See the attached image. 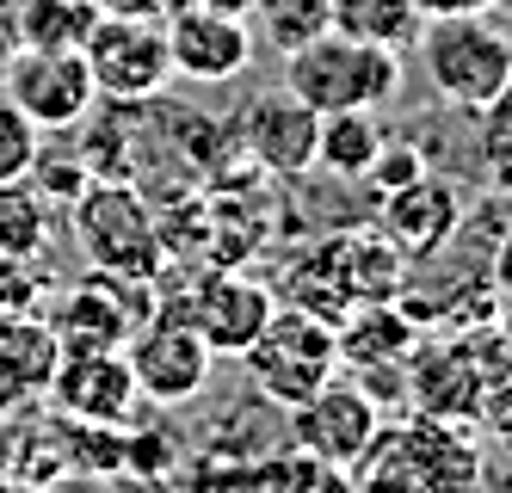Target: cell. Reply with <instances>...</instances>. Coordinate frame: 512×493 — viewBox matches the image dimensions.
Masks as SVG:
<instances>
[{"instance_id":"cell-9","label":"cell","mask_w":512,"mask_h":493,"mask_svg":"<svg viewBox=\"0 0 512 493\" xmlns=\"http://www.w3.org/2000/svg\"><path fill=\"white\" fill-rule=\"evenodd\" d=\"M0 87L19 99V111L38 130H75L99 105L93 68L81 50H25L19 44V56H7V81Z\"/></svg>"},{"instance_id":"cell-1","label":"cell","mask_w":512,"mask_h":493,"mask_svg":"<svg viewBox=\"0 0 512 493\" xmlns=\"http://www.w3.org/2000/svg\"><path fill=\"white\" fill-rule=\"evenodd\" d=\"M68 204H75V241L93 272L124 284H155L167 259V235L155 204L136 192V179H87Z\"/></svg>"},{"instance_id":"cell-25","label":"cell","mask_w":512,"mask_h":493,"mask_svg":"<svg viewBox=\"0 0 512 493\" xmlns=\"http://www.w3.org/2000/svg\"><path fill=\"white\" fill-rule=\"evenodd\" d=\"M475 420H482L494 438H506L512 444V358L482 383V401H475Z\"/></svg>"},{"instance_id":"cell-14","label":"cell","mask_w":512,"mask_h":493,"mask_svg":"<svg viewBox=\"0 0 512 493\" xmlns=\"http://www.w3.org/2000/svg\"><path fill=\"white\" fill-rule=\"evenodd\" d=\"M167 50H173V74H186L198 87H223L253 62V25L247 13H223V7H173Z\"/></svg>"},{"instance_id":"cell-13","label":"cell","mask_w":512,"mask_h":493,"mask_svg":"<svg viewBox=\"0 0 512 493\" xmlns=\"http://www.w3.org/2000/svg\"><path fill=\"white\" fill-rule=\"evenodd\" d=\"M315 130H321V111L303 105L290 87H278V93H260L241 111L235 148L272 179H303L315 167Z\"/></svg>"},{"instance_id":"cell-26","label":"cell","mask_w":512,"mask_h":493,"mask_svg":"<svg viewBox=\"0 0 512 493\" xmlns=\"http://www.w3.org/2000/svg\"><path fill=\"white\" fill-rule=\"evenodd\" d=\"M93 7L118 19H167V0H93Z\"/></svg>"},{"instance_id":"cell-17","label":"cell","mask_w":512,"mask_h":493,"mask_svg":"<svg viewBox=\"0 0 512 493\" xmlns=\"http://www.w3.org/2000/svg\"><path fill=\"white\" fill-rule=\"evenodd\" d=\"M56 358H62V346H56L50 321H38V315H0V413H13L19 401L44 395Z\"/></svg>"},{"instance_id":"cell-20","label":"cell","mask_w":512,"mask_h":493,"mask_svg":"<svg viewBox=\"0 0 512 493\" xmlns=\"http://www.w3.org/2000/svg\"><path fill=\"white\" fill-rule=\"evenodd\" d=\"M93 19H99L93 0H19L13 37L25 50H81Z\"/></svg>"},{"instance_id":"cell-22","label":"cell","mask_w":512,"mask_h":493,"mask_svg":"<svg viewBox=\"0 0 512 493\" xmlns=\"http://www.w3.org/2000/svg\"><path fill=\"white\" fill-rule=\"evenodd\" d=\"M247 13H253V19H247L253 37H266L278 56L303 50L309 37L327 31V0H247Z\"/></svg>"},{"instance_id":"cell-23","label":"cell","mask_w":512,"mask_h":493,"mask_svg":"<svg viewBox=\"0 0 512 493\" xmlns=\"http://www.w3.org/2000/svg\"><path fill=\"white\" fill-rule=\"evenodd\" d=\"M38 136H44V130L25 118L19 99H13L7 87H0V185H7V179H31V161L44 155Z\"/></svg>"},{"instance_id":"cell-10","label":"cell","mask_w":512,"mask_h":493,"mask_svg":"<svg viewBox=\"0 0 512 493\" xmlns=\"http://www.w3.org/2000/svg\"><path fill=\"white\" fill-rule=\"evenodd\" d=\"M44 395L75 426H118V420H130L136 401H142L124 346H62Z\"/></svg>"},{"instance_id":"cell-30","label":"cell","mask_w":512,"mask_h":493,"mask_svg":"<svg viewBox=\"0 0 512 493\" xmlns=\"http://www.w3.org/2000/svg\"><path fill=\"white\" fill-rule=\"evenodd\" d=\"M500 339L512 346V296H506V309H500Z\"/></svg>"},{"instance_id":"cell-3","label":"cell","mask_w":512,"mask_h":493,"mask_svg":"<svg viewBox=\"0 0 512 493\" xmlns=\"http://www.w3.org/2000/svg\"><path fill=\"white\" fill-rule=\"evenodd\" d=\"M414 50L426 62V81L438 87L445 105L488 111L494 99L512 93V37L488 25V13H445L426 19Z\"/></svg>"},{"instance_id":"cell-7","label":"cell","mask_w":512,"mask_h":493,"mask_svg":"<svg viewBox=\"0 0 512 493\" xmlns=\"http://www.w3.org/2000/svg\"><path fill=\"white\" fill-rule=\"evenodd\" d=\"M99 99L118 105H149L173 87V50H167V19H118L99 13L87 44H81Z\"/></svg>"},{"instance_id":"cell-8","label":"cell","mask_w":512,"mask_h":493,"mask_svg":"<svg viewBox=\"0 0 512 493\" xmlns=\"http://www.w3.org/2000/svg\"><path fill=\"white\" fill-rule=\"evenodd\" d=\"M124 358H130V376H136V395H149L161 407L192 401L204 389V376H210V346L198 339V327L186 321L179 302L155 309L124 339Z\"/></svg>"},{"instance_id":"cell-6","label":"cell","mask_w":512,"mask_h":493,"mask_svg":"<svg viewBox=\"0 0 512 493\" xmlns=\"http://www.w3.org/2000/svg\"><path fill=\"white\" fill-rule=\"evenodd\" d=\"M364 463H371V493H475L482 481V463L463 444V432L426 413L389 438L377 432Z\"/></svg>"},{"instance_id":"cell-24","label":"cell","mask_w":512,"mask_h":493,"mask_svg":"<svg viewBox=\"0 0 512 493\" xmlns=\"http://www.w3.org/2000/svg\"><path fill=\"white\" fill-rule=\"evenodd\" d=\"M426 173V155H420V148L414 142H377V155H371V167H364V179H371L377 185V198L383 192H395V185H408V179H420Z\"/></svg>"},{"instance_id":"cell-31","label":"cell","mask_w":512,"mask_h":493,"mask_svg":"<svg viewBox=\"0 0 512 493\" xmlns=\"http://www.w3.org/2000/svg\"><path fill=\"white\" fill-rule=\"evenodd\" d=\"M506 185H512V179H506Z\"/></svg>"},{"instance_id":"cell-18","label":"cell","mask_w":512,"mask_h":493,"mask_svg":"<svg viewBox=\"0 0 512 493\" xmlns=\"http://www.w3.org/2000/svg\"><path fill=\"white\" fill-rule=\"evenodd\" d=\"M420 25H426L420 0H327V31L364 37L383 50H414Z\"/></svg>"},{"instance_id":"cell-2","label":"cell","mask_w":512,"mask_h":493,"mask_svg":"<svg viewBox=\"0 0 512 493\" xmlns=\"http://www.w3.org/2000/svg\"><path fill=\"white\" fill-rule=\"evenodd\" d=\"M284 87L303 105L327 111H383L401 99V50L364 44L346 31H321L284 56Z\"/></svg>"},{"instance_id":"cell-4","label":"cell","mask_w":512,"mask_h":493,"mask_svg":"<svg viewBox=\"0 0 512 493\" xmlns=\"http://www.w3.org/2000/svg\"><path fill=\"white\" fill-rule=\"evenodd\" d=\"M253 389L278 407H303L315 389H327L340 376V339L334 321H321L309 309H272L260 339L241 352Z\"/></svg>"},{"instance_id":"cell-16","label":"cell","mask_w":512,"mask_h":493,"mask_svg":"<svg viewBox=\"0 0 512 493\" xmlns=\"http://www.w3.org/2000/svg\"><path fill=\"white\" fill-rule=\"evenodd\" d=\"M457 222H463V198L426 167L420 179H408V185H395V192H383L377 235H383L401 259H432L438 247H451Z\"/></svg>"},{"instance_id":"cell-27","label":"cell","mask_w":512,"mask_h":493,"mask_svg":"<svg viewBox=\"0 0 512 493\" xmlns=\"http://www.w3.org/2000/svg\"><path fill=\"white\" fill-rule=\"evenodd\" d=\"M426 19H445V13H494V0H420Z\"/></svg>"},{"instance_id":"cell-11","label":"cell","mask_w":512,"mask_h":493,"mask_svg":"<svg viewBox=\"0 0 512 493\" xmlns=\"http://www.w3.org/2000/svg\"><path fill=\"white\" fill-rule=\"evenodd\" d=\"M297 413V444L309 450V457H321L327 469H358L364 457H371V444L383 432V413H377V395L358 389V383H327L315 389Z\"/></svg>"},{"instance_id":"cell-28","label":"cell","mask_w":512,"mask_h":493,"mask_svg":"<svg viewBox=\"0 0 512 493\" xmlns=\"http://www.w3.org/2000/svg\"><path fill=\"white\" fill-rule=\"evenodd\" d=\"M494 290L512 296V235H506V247H500V259H494Z\"/></svg>"},{"instance_id":"cell-21","label":"cell","mask_w":512,"mask_h":493,"mask_svg":"<svg viewBox=\"0 0 512 493\" xmlns=\"http://www.w3.org/2000/svg\"><path fill=\"white\" fill-rule=\"evenodd\" d=\"M50 235V210L44 192H31L25 179L0 185V259H38Z\"/></svg>"},{"instance_id":"cell-12","label":"cell","mask_w":512,"mask_h":493,"mask_svg":"<svg viewBox=\"0 0 512 493\" xmlns=\"http://www.w3.org/2000/svg\"><path fill=\"white\" fill-rule=\"evenodd\" d=\"M179 309H186V321L198 327L210 358H241L253 339H260V327L272 321L278 296L247 272H210L179 296Z\"/></svg>"},{"instance_id":"cell-19","label":"cell","mask_w":512,"mask_h":493,"mask_svg":"<svg viewBox=\"0 0 512 493\" xmlns=\"http://www.w3.org/2000/svg\"><path fill=\"white\" fill-rule=\"evenodd\" d=\"M377 142H383L377 111H327L315 130V167H327L334 179H364Z\"/></svg>"},{"instance_id":"cell-29","label":"cell","mask_w":512,"mask_h":493,"mask_svg":"<svg viewBox=\"0 0 512 493\" xmlns=\"http://www.w3.org/2000/svg\"><path fill=\"white\" fill-rule=\"evenodd\" d=\"M173 7H223V13H247V0H167V13Z\"/></svg>"},{"instance_id":"cell-5","label":"cell","mask_w":512,"mask_h":493,"mask_svg":"<svg viewBox=\"0 0 512 493\" xmlns=\"http://www.w3.org/2000/svg\"><path fill=\"white\" fill-rule=\"evenodd\" d=\"M512 358V346L500 333H451V339H426L408 352V401L426 420L445 426H469L482 383Z\"/></svg>"},{"instance_id":"cell-15","label":"cell","mask_w":512,"mask_h":493,"mask_svg":"<svg viewBox=\"0 0 512 493\" xmlns=\"http://www.w3.org/2000/svg\"><path fill=\"white\" fill-rule=\"evenodd\" d=\"M142 284L124 278H105L93 272L87 284H68L56 296V309L44 315L56 346H124V339L155 315V296H136Z\"/></svg>"}]
</instances>
